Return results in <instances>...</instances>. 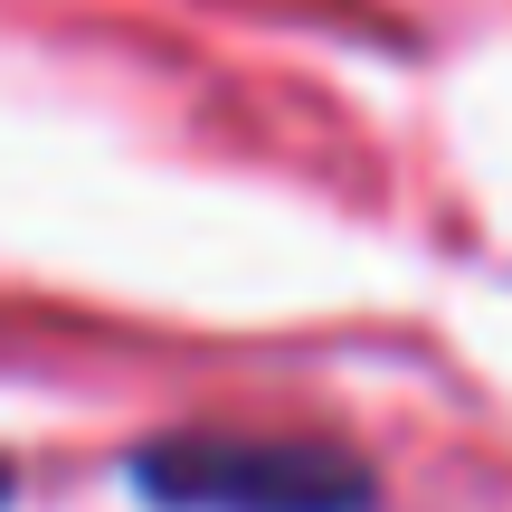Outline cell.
Returning <instances> with one entry per match:
<instances>
[{
	"mask_svg": "<svg viewBox=\"0 0 512 512\" xmlns=\"http://www.w3.org/2000/svg\"><path fill=\"white\" fill-rule=\"evenodd\" d=\"M133 494L152 512H370L380 484L332 437H256V427H181L133 446Z\"/></svg>",
	"mask_w": 512,
	"mask_h": 512,
	"instance_id": "obj_1",
	"label": "cell"
},
{
	"mask_svg": "<svg viewBox=\"0 0 512 512\" xmlns=\"http://www.w3.org/2000/svg\"><path fill=\"white\" fill-rule=\"evenodd\" d=\"M0 512H10V465H0Z\"/></svg>",
	"mask_w": 512,
	"mask_h": 512,
	"instance_id": "obj_2",
	"label": "cell"
}]
</instances>
